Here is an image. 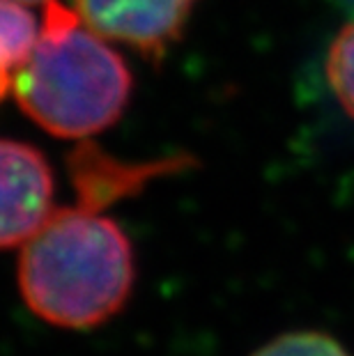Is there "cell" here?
I'll list each match as a JSON object with an SVG mask.
<instances>
[{
    "mask_svg": "<svg viewBox=\"0 0 354 356\" xmlns=\"http://www.w3.org/2000/svg\"><path fill=\"white\" fill-rule=\"evenodd\" d=\"M54 170L40 149L0 138V251L24 246L56 211Z\"/></svg>",
    "mask_w": 354,
    "mask_h": 356,
    "instance_id": "3",
    "label": "cell"
},
{
    "mask_svg": "<svg viewBox=\"0 0 354 356\" xmlns=\"http://www.w3.org/2000/svg\"><path fill=\"white\" fill-rule=\"evenodd\" d=\"M37 40L40 30L26 5L17 0H0V51L14 65V70H19L30 58Z\"/></svg>",
    "mask_w": 354,
    "mask_h": 356,
    "instance_id": "6",
    "label": "cell"
},
{
    "mask_svg": "<svg viewBox=\"0 0 354 356\" xmlns=\"http://www.w3.org/2000/svg\"><path fill=\"white\" fill-rule=\"evenodd\" d=\"M17 3H24V5H35V3H44V5H47L49 0H17Z\"/></svg>",
    "mask_w": 354,
    "mask_h": 356,
    "instance_id": "11",
    "label": "cell"
},
{
    "mask_svg": "<svg viewBox=\"0 0 354 356\" xmlns=\"http://www.w3.org/2000/svg\"><path fill=\"white\" fill-rule=\"evenodd\" d=\"M336 5H341V7H345V10L354 12V0H336Z\"/></svg>",
    "mask_w": 354,
    "mask_h": 356,
    "instance_id": "10",
    "label": "cell"
},
{
    "mask_svg": "<svg viewBox=\"0 0 354 356\" xmlns=\"http://www.w3.org/2000/svg\"><path fill=\"white\" fill-rule=\"evenodd\" d=\"M134 79L79 12L49 0L33 53L14 74L21 111L58 138H88L122 118Z\"/></svg>",
    "mask_w": 354,
    "mask_h": 356,
    "instance_id": "2",
    "label": "cell"
},
{
    "mask_svg": "<svg viewBox=\"0 0 354 356\" xmlns=\"http://www.w3.org/2000/svg\"><path fill=\"white\" fill-rule=\"evenodd\" d=\"M325 74L341 108L354 120V21L343 26L331 42Z\"/></svg>",
    "mask_w": 354,
    "mask_h": 356,
    "instance_id": "7",
    "label": "cell"
},
{
    "mask_svg": "<svg viewBox=\"0 0 354 356\" xmlns=\"http://www.w3.org/2000/svg\"><path fill=\"white\" fill-rule=\"evenodd\" d=\"M198 0H77L92 33L159 60L184 35Z\"/></svg>",
    "mask_w": 354,
    "mask_h": 356,
    "instance_id": "4",
    "label": "cell"
},
{
    "mask_svg": "<svg viewBox=\"0 0 354 356\" xmlns=\"http://www.w3.org/2000/svg\"><path fill=\"white\" fill-rule=\"evenodd\" d=\"M17 283L24 304L42 322L67 331L97 329L131 299V239L92 204L56 207L21 248Z\"/></svg>",
    "mask_w": 354,
    "mask_h": 356,
    "instance_id": "1",
    "label": "cell"
},
{
    "mask_svg": "<svg viewBox=\"0 0 354 356\" xmlns=\"http://www.w3.org/2000/svg\"><path fill=\"white\" fill-rule=\"evenodd\" d=\"M251 356H352L334 336L325 331H288L265 345H260Z\"/></svg>",
    "mask_w": 354,
    "mask_h": 356,
    "instance_id": "8",
    "label": "cell"
},
{
    "mask_svg": "<svg viewBox=\"0 0 354 356\" xmlns=\"http://www.w3.org/2000/svg\"><path fill=\"white\" fill-rule=\"evenodd\" d=\"M14 65L7 60V56L0 51V102L5 99V95L10 92V88H14V76H12Z\"/></svg>",
    "mask_w": 354,
    "mask_h": 356,
    "instance_id": "9",
    "label": "cell"
},
{
    "mask_svg": "<svg viewBox=\"0 0 354 356\" xmlns=\"http://www.w3.org/2000/svg\"><path fill=\"white\" fill-rule=\"evenodd\" d=\"M179 168V159H163L154 163H124L104 154L92 143H83L70 156L72 181L79 202L97 209L108 207L124 195L140 191L150 179Z\"/></svg>",
    "mask_w": 354,
    "mask_h": 356,
    "instance_id": "5",
    "label": "cell"
}]
</instances>
